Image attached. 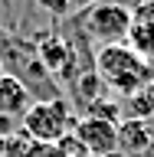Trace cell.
I'll list each match as a JSON object with an SVG mask.
<instances>
[{
	"label": "cell",
	"mask_w": 154,
	"mask_h": 157,
	"mask_svg": "<svg viewBox=\"0 0 154 157\" xmlns=\"http://www.w3.org/2000/svg\"><path fill=\"white\" fill-rule=\"evenodd\" d=\"M92 66H95L102 85H108L118 95H135L138 88H144L154 78V66L144 62L131 46L125 43H112V46H98L95 56H92Z\"/></svg>",
	"instance_id": "obj_1"
},
{
	"label": "cell",
	"mask_w": 154,
	"mask_h": 157,
	"mask_svg": "<svg viewBox=\"0 0 154 157\" xmlns=\"http://www.w3.org/2000/svg\"><path fill=\"white\" fill-rule=\"evenodd\" d=\"M76 108H69L66 98H53V101H33L23 115V134L36 144H59L66 134L76 128Z\"/></svg>",
	"instance_id": "obj_2"
},
{
	"label": "cell",
	"mask_w": 154,
	"mask_h": 157,
	"mask_svg": "<svg viewBox=\"0 0 154 157\" xmlns=\"http://www.w3.org/2000/svg\"><path fill=\"white\" fill-rule=\"evenodd\" d=\"M82 26L102 46L125 43L128 29H131V7L121 3V0H98V3H92L82 13Z\"/></svg>",
	"instance_id": "obj_3"
},
{
	"label": "cell",
	"mask_w": 154,
	"mask_h": 157,
	"mask_svg": "<svg viewBox=\"0 0 154 157\" xmlns=\"http://www.w3.org/2000/svg\"><path fill=\"white\" fill-rule=\"evenodd\" d=\"M76 137L89 157H108L118 151V124L105 118L85 115L82 121H76Z\"/></svg>",
	"instance_id": "obj_4"
},
{
	"label": "cell",
	"mask_w": 154,
	"mask_h": 157,
	"mask_svg": "<svg viewBox=\"0 0 154 157\" xmlns=\"http://www.w3.org/2000/svg\"><path fill=\"white\" fill-rule=\"evenodd\" d=\"M154 147V121H138V118H121L118 121V151L131 157L151 154Z\"/></svg>",
	"instance_id": "obj_5"
},
{
	"label": "cell",
	"mask_w": 154,
	"mask_h": 157,
	"mask_svg": "<svg viewBox=\"0 0 154 157\" xmlns=\"http://www.w3.org/2000/svg\"><path fill=\"white\" fill-rule=\"evenodd\" d=\"M36 98L30 95V88L13 75H3L0 78V115H10V118H23L26 108L33 105Z\"/></svg>",
	"instance_id": "obj_6"
},
{
	"label": "cell",
	"mask_w": 154,
	"mask_h": 157,
	"mask_svg": "<svg viewBox=\"0 0 154 157\" xmlns=\"http://www.w3.org/2000/svg\"><path fill=\"white\" fill-rule=\"evenodd\" d=\"M125 46H131L144 62L154 66V26H151V23H138V20H131V29H128Z\"/></svg>",
	"instance_id": "obj_7"
},
{
	"label": "cell",
	"mask_w": 154,
	"mask_h": 157,
	"mask_svg": "<svg viewBox=\"0 0 154 157\" xmlns=\"http://www.w3.org/2000/svg\"><path fill=\"white\" fill-rule=\"evenodd\" d=\"M128 118H138V121H154V92L151 88H138L135 95L125 98V108H121Z\"/></svg>",
	"instance_id": "obj_8"
},
{
	"label": "cell",
	"mask_w": 154,
	"mask_h": 157,
	"mask_svg": "<svg viewBox=\"0 0 154 157\" xmlns=\"http://www.w3.org/2000/svg\"><path fill=\"white\" fill-rule=\"evenodd\" d=\"M131 20H138V23H151V26H154V0L135 3V7H131Z\"/></svg>",
	"instance_id": "obj_9"
},
{
	"label": "cell",
	"mask_w": 154,
	"mask_h": 157,
	"mask_svg": "<svg viewBox=\"0 0 154 157\" xmlns=\"http://www.w3.org/2000/svg\"><path fill=\"white\" fill-rule=\"evenodd\" d=\"M36 3L53 17H69V0H36Z\"/></svg>",
	"instance_id": "obj_10"
},
{
	"label": "cell",
	"mask_w": 154,
	"mask_h": 157,
	"mask_svg": "<svg viewBox=\"0 0 154 157\" xmlns=\"http://www.w3.org/2000/svg\"><path fill=\"white\" fill-rule=\"evenodd\" d=\"M17 134V118L10 115H0V141H7V137Z\"/></svg>",
	"instance_id": "obj_11"
},
{
	"label": "cell",
	"mask_w": 154,
	"mask_h": 157,
	"mask_svg": "<svg viewBox=\"0 0 154 157\" xmlns=\"http://www.w3.org/2000/svg\"><path fill=\"white\" fill-rule=\"evenodd\" d=\"M95 0H69V13H85Z\"/></svg>",
	"instance_id": "obj_12"
},
{
	"label": "cell",
	"mask_w": 154,
	"mask_h": 157,
	"mask_svg": "<svg viewBox=\"0 0 154 157\" xmlns=\"http://www.w3.org/2000/svg\"><path fill=\"white\" fill-rule=\"evenodd\" d=\"M3 75H7V66H3V59H0V78H3Z\"/></svg>",
	"instance_id": "obj_13"
},
{
	"label": "cell",
	"mask_w": 154,
	"mask_h": 157,
	"mask_svg": "<svg viewBox=\"0 0 154 157\" xmlns=\"http://www.w3.org/2000/svg\"><path fill=\"white\" fill-rule=\"evenodd\" d=\"M148 88H151V92H154V78H151V82H148Z\"/></svg>",
	"instance_id": "obj_14"
},
{
	"label": "cell",
	"mask_w": 154,
	"mask_h": 157,
	"mask_svg": "<svg viewBox=\"0 0 154 157\" xmlns=\"http://www.w3.org/2000/svg\"><path fill=\"white\" fill-rule=\"evenodd\" d=\"M121 3H125V0H121ZM135 3H141V0H135Z\"/></svg>",
	"instance_id": "obj_15"
},
{
	"label": "cell",
	"mask_w": 154,
	"mask_h": 157,
	"mask_svg": "<svg viewBox=\"0 0 154 157\" xmlns=\"http://www.w3.org/2000/svg\"><path fill=\"white\" fill-rule=\"evenodd\" d=\"M95 3H98V0H95Z\"/></svg>",
	"instance_id": "obj_16"
}]
</instances>
